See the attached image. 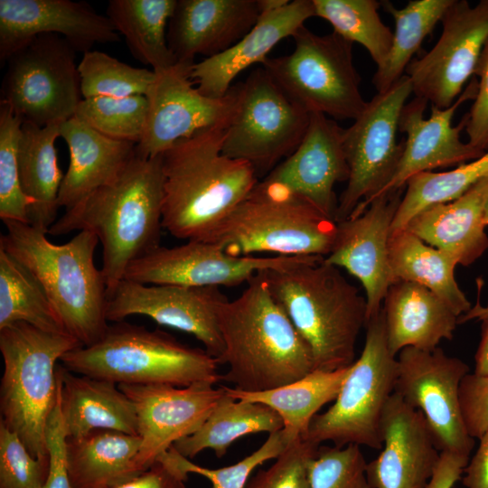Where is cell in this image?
<instances>
[{"instance_id": "ab89813d", "label": "cell", "mask_w": 488, "mask_h": 488, "mask_svg": "<svg viewBox=\"0 0 488 488\" xmlns=\"http://www.w3.org/2000/svg\"><path fill=\"white\" fill-rule=\"evenodd\" d=\"M315 16L326 20L333 32L351 42L361 44L377 68L386 61L392 45L393 33L385 25L377 0H313Z\"/></svg>"}, {"instance_id": "30bf717a", "label": "cell", "mask_w": 488, "mask_h": 488, "mask_svg": "<svg viewBox=\"0 0 488 488\" xmlns=\"http://www.w3.org/2000/svg\"><path fill=\"white\" fill-rule=\"evenodd\" d=\"M292 38L291 53L267 57L261 67L294 104L309 114L356 119L367 102L353 64V43L334 32L318 35L305 25Z\"/></svg>"}, {"instance_id": "f907efd6", "label": "cell", "mask_w": 488, "mask_h": 488, "mask_svg": "<svg viewBox=\"0 0 488 488\" xmlns=\"http://www.w3.org/2000/svg\"><path fill=\"white\" fill-rule=\"evenodd\" d=\"M478 77V88L474 103L466 113L465 131L468 143L483 152L488 151V40L474 73Z\"/></svg>"}, {"instance_id": "7c38bea8", "label": "cell", "mask_w": 488, "mask_h": 488, "mask_svg": "<svg viewBox=\"0 0 488 488\" xmlns=\"http://www.w3.org/2000/svg\"><path fill=\"white\" fill-rule=\"evenodd\" d=\"M76 51L58 34H42L6 61L1 100L23 123L61 124L82 99Z\"/></svg>"}, {"instance_id": "7dc6e473", "label": "cell", "mask_w": 488, "mask_h": 488, "mask_svg": "<svg viewBox=\"0 0 488 488\" xmlns=\"http://www.w3.org/2000/svg\"><path fill=\"white\" fill-rule=\"evenodd\" d=\"M48 461L32 455L20 437L0 421V488H42Z\"/></svg>"}, {"instance_id": "681fc988", "label": "cell", "mask_w": 488, "mask_h": 488, "mask_svg": "<svg viewBox=\"0 0 488 488\" xmlns=\"http://www.w3.org/2000/svg\"><path fill=\"white\" fill-rule=\"evenodd\" d=\"M66 442L67 436L60 406L59 377L57 401L50 415L46 427L48 472L42 488H72L67 466Z\"/></svg>"}, {"instance_id": "5b68a950", "label": "cell", "mask_w": 488, "mask_h": 488, "mask_svg": "<svg viewBox=\"0 0 488 488\" xmlns=\"http://www.w3.org/2000/svg\"><path fill=\"white\" fill-rule=\"evenodd\" d=\"M0 248L23 264L40 282L66 332L81 346L99 340L108 328V293L101 270L94 263L98 237L79 231L55 244L48 232L31 224L4 221Z\"/></svg>"}, {"instance_id": "ac0fdd59", "label": "cell", "mask_w": 488, "mask_h": 488, "mask_svg": "<svg viewBox=\"0 0 488 488\" xmlns=\"http://www.w3.org/2000/svg\"><path fill=\"white\" fill-rule=\"evenodd\" d=\"M301 257H235L214 243L189 240L173 248L159 246L144 255L128 267L124 279L144 285L230 287Z\"/></svg>"}, {"instance_id": "d6986e66", "label": "cell", "mask_w": 488, "mask_h": 488, "mask_svg": "<svg viewBox=\"0 0 488 488\" xmlns=\"http://www.w3.org/2000/svg\"><path fill=\"white\" fill-rule=\"evenodd\" d=\"M134 403L141 439L136 465L144 472L205 422L225 394L224 386L118 384Z\"/></svg>"}, {"instance_id": "8fae6325", "label": "cell", "mask_w": 488, "mask_h": 488, "mask_svg": "<svg viewBox=\"0 0 488 488\" xmlns=\"http://www.w3.org/2000/svg\"><path fill=\"white\" fill-rule=\"evenodd\" d=\"M411 93V81L404 74L367 102L353 124L344 129L349 178L337 202L336 222L361 213L394 176L405 143L397 142L399 117Z\"/></svg>"}, {"instance_id": "6f0895ef", "label": "cell", "mask_w": 488, "mask_h": 488, "mask_svg": "<svg viewBox=\"0 0 488 488\" xmlns=\"http://www.w3.org/2000/svg\"><path fill=\"white\" fill-rule=\"evenodd\" d=\"M483 221H484L485 226H487L488 225V198H487L485 205H484Z\"/></svg>"}, {"instance_id": "4316f807", "label": "cell", "mask_w": 488, "mask_h": 488, "mask_svg": "<svg viewBox=\"0 0 488 488\" xmlns=\"http://www.w3.org/2000/svg\"><path fill=\"white\" fill-rule=\"evenodd\" d=\"M388 347L397 357L407 347L432 351L451 340L458 316L436 294L414 282H393L383 301Z\"/></svg>"}, {"instance_id": "e575fe53", "label": "cell", "mask_w": 488, "mask_h": 488, "mask_svg": "<svg viewBox=\"0 0 488 488\" xmlns=\"http://www.w3.org/2000/svg\"><path fill=\"white\" fill-rule=\"evenodd\" d=\"M175 5L176 0H110L106 15L133 57L155 71L177 62L167 42Z\"/></svg>"}, {"instance_id": "ffe728a7", "label": "cell", "mask_w": 488, "mask_h": 488, "mask_svg": "<svg viewBox=\"0 0 488 488\" xmlns=\"http://www.w3.org/2000/svg\"><path fill=\"white\" fill-rule=\"evenodd\" d=\"M402 189L376 197L361 213L337 222L333 246L324 257L328 264L345 268L361 283L367 321L380 312L392 284L389 240Z\"/></svg>"}, {"instance_id": "f35d334b", "label": "cell", "mask_w": 488, "mask_h": 488, "mask_svg": "<svg viewBox=\"0 0 488 488\" xmlns=\"http://www.w3.org/2000/svg\"><path fill=\"white\" fill-rule=\"evenodd\" d=\"M488 177V151L479 158L446 172H422L406 183L405 194L394 215L391 232L405 229L421 211L455 201Z\"/></svg>"}, {"instance_id": "60d3db41", "label": "cell", "mask_w": 488, "mask_h": 488, "mask_svg": "<svg viewBox=\"0 0 488 488\" xmlns=\"http://www.w3.org/2000/svg\"><path fill=\"white\" fill-rule=\"evenodd\" d=\"M78 70L82 99L145 96L155 78L153 70L133 67L93 50L83 53Z\"/></svg>"}, {"instance_id": "8992f818", "label": "cell", "mask_w": 488, "mask_h": 488, "mask_svg": "<svg viewBox=\"0 0 488 488\" xmlns=\"http://www.w3.org/2000/svg\"><path fill=\"white\" fill-rule=\"evenodd\" d=\"M61 361L71 372L117 385L189 387L221 380L219 360L205 349L123 321L109 325L93 344L68 352Z\"/></svg>"}, {"instance_id": "7a4b0ae2", "label": "cell", "mask_w": 488, "mask_h": 488, "mask_svg": "<svg viewBox=\"0 0 488 488\" xmlns=\"http://www.w3.org/2000/svg\"><path fill=\"white\" fill-rule=\"evenodd\" d=\"M225 129H202L161 154L162 225L176 239L203 241L258 183L250 164L222 153Z\"/></svg>"}, {"instance_id": "1f68e13d", "label": "cell", "mask_w": 488, "mask_h": 488, "mask_svg": "<svg viewBox=\"0 0 488 488\" xmlns=\"http://www.w3.org/2000/svg\"><path fill=\"white\" fill-rule=\"evenodd\" d=\"M60 126L23 123L19 145L21 185L33 202L30 224L47 232L56 221L59 192L64 175L58 164L55 147Z\"/></svg>"}, {"instance_id": "9c48e42d", "label": "cell", "mask_w": 488, "mask_h": 488, "mask_svg": "<svg viewBox=\"0 0 488 488\" xmlns=\"http://www.w3.org/2000/svg\"><path fill=\"white\" fill-rule=\"evenodd\" d=\"M361 356L351 365L333 404L311 420L304 439L321 446L381 449V418L394 392L397 357L388 347L382 308L366 323Z\"/></svg>"}, {"instance_id": "9a60e30c", "label": "cell", "mask_w": 488, "mask_h": 488, "mask_svg": "<svg viewBox=\"0 0 488 488\" xmlns=\"http://www.w3.org/2000/svg\"><path fill=\"white\" fill-rule=\"evenodd\" d=\"M194 63L177 61L154 71L155 78L145 95L148 110L144 136L136 145L137 155L152 158L202 129L227 127L237 105L238 85L222 98L207 97L192 80Z\"/></svg>"}, {"instance_id": "2e32d148", "label": "cell", "mask_w": 488, "mask_h": 488, "mask_svg": "<svg viewBox=\"0 0 488 488\" xmlns=\"http://www.w3.org/2000/svg\"><path fill=\"white\" fill-rule=\"evenodd\" d=\"M441 23L437 42L424 56L412 60L405 75L411 81L415 97L446 108L474 76L488 40V0L474 6L466 0H453Z\"/></svg>"}, {"instance_id": "cb8c5ba5", "label": "cell", "mask_w": 488, "mask_h": 488, "mask_svg": "<svg viewBox=\"0 0 488 488\" xmlns=\"http://www.w3.org/2000/svg\"><path fill=\"white\" fill-rule=\"evenodd\" d=\"M381 438L380 453L367 463L371 488H426L441 451L423 414L395 392L383 411Z\"/></svg>"}, {"instance_id": "c3c4849f", "label": "cell", "mask_w": 488, "mask_h": 488, "mask_svg": "<svg viewBox=\"0 0 488 488\" xmlns=\"http://www.w3.org/2000/svg\"><path fill=\"white\" fill-rule=\"evenodd\" d=\"M459 401L468 435L479 439L488 432V376L467 373L460 383Z\"/></svg>"}, {"instance_id": "7402d4cb", "label": "cell", "mask_w": 488, "mask_h": 488, "mask_svg": "<svg viewBox=\"0 0 488 488\" xmlns=\"http://www.w3.org/2000/svg\"><path fill=\"white\" fill-rule=\"evenodd\" d=\"M343 132L327 116L310 113L308 128L299 146L259 183L301 198L334 220L338 202L334 185L349 178Z\"/></svg>"}, {"instance_id": "484cf974", "label": "cell", "mask_w": 488, "mask_h": 488, "mask_svg": "<svg viewBox=\"0 0 488 488\" xmlns=\"http://www.w3.org/2000/svg\"><path fill=\"white\" fill-rule=\"evenodd\" d=\"M313 16V0L289 1L278 9L262 12L253 28L233 46L195 62L192 80L203 95L222 98L240 72L255 63L261 64L279 42L292 37Z\"/></svg>"}, {"instance_id": "f6af8a7d", "label": "cell", "mask_w": 488, "mask_h": 488, "mask_svg": "<svg viewBox=\"0 0 488 488\" xmlns=\"http://www.w3.org/2000/svg\"><path fill=\"white\" fill-rule=\"evenodd\" d=\"M366 468L359 446H320L310 464L311 488H371Z\"/></svg>"}, {"instance_id": "74e56055", "label": "cell", "mask_w": 488, "mask_h": 488, "mask_svg": "<svg viewBox=\"0 0 488 488\" xmlns=\"http://www.w3.org/2000/svg\"><path fill=\"white\" fill-rule=\"evenodd\" d=\"M15 323L68 333L38 279L0 248V329Z\"/></svg>"}, {"instance_id": "44dd1931", "label": "cell", "mask_w": 488, "mask_h": 488, "mask_svg": "<svg viewBox=\"0 0 488 488\" xmlns=\"http://www.w3.org/2000/svg\"><path fill=\"white\" fill-rule=\"evenodd\" d=\"M477 88L478 80L472 77L452 106L438 108L431 105L428 118L424 117L428 103L426 99L415 97L404 106L399 121V130L407 134L403 154L394 176L380 195L402 189L418 173L458 166L485 154L460 138L461 131L466 127V114L456 126L452 125L457 108L475 99Z\"/></svg>"}, {"instance_id": "f5cc1de1", "label": "cell", "mask_w": 488, "mask_h": 488, "mask_svg": "<svg viewBox=\"0 0 488 488\" xmlns=\"http://www.w3.org/2000/svg\"><path fill=\"white\" fill-rule=\"evenodd\" d=\"M470 457L442 451L426 488H453L461 479Z\"/></svg>"}, {"instance_id": "8d00e7d4", "label": "cell", "mask_w": 488, "mask_h": 488, "mask_svg": "<svg viewBox=\"0 0 488 488\" xmlns=\"http://www.w3.org/2000/svg\"><path fill=\"white\" fill-rule=\"evenodd\" d=\"M453 0H412L401 9L389 1H381V6L395 22V32L390 52L377 68L372 83L378 93L387 91L404 74L413 55L422 42L441 22Z\"/></svg>"}, {"instance_id": "836d02e7", "label": "cell", "mask_w": 488, "mask_h": 488, "mask_svg": "<svg viewBox=\"0 0 488 488\" xmlns=\"http://www.w3.org/2000/svg\"><path fill=\"white\" fill-rule=\"evenodd\" d=\"M225 389V387H224ZM280 416L259 402L236 399L226 389L211 415L192 435L177 441L174 448L184 457L193 458L204 449L222 457L237 439L255 433L281 430Z\"/></svg>"}, {"instance_id": "d4e9b609", "label": "cell", "mask_w": 488, "mask_h": 488, "mask_svg": "<svg viewBox=\"0 0 488 488\" xmlns=\"http://www.w3.org/2000/svg\"><path fill=\"white\" fill-rule=\"evenodd\" d=\"M260 14L258 0H176L168 46L177 61L215 56L243 38Z\"/></svg>"}, {"instance_id": "db71d44e", "label": "cell", "mask_w": 488, "mask_h": 488, "mask_svg": "<svg viewBox=\"0 0 488 488\" xmlns=\"http://www.w3.org/2000/svg\"><path fill=\"white\" fill-rule=\"evenodd\" d=\"M478 440V448L464 471L465 488H488V432Z\"/></svg>"}, {"instance_id": "6da1fadb", "label": "cell", "mask_w": 488, "mask_h": 488, "mask_svg": "<svg viewBox=\"0 0 488 488\" xmlns=\"http://www.w3.org/2000/svg\"><path fill=\"white\" fill-rule=\"evenodd\" d=\"M163 183L161 155L143 158L136 153L117 178L66 210L48 230L53 236L87 230L98 237L108 298L128 267L160 246Z\"/></svg>"}, {"instance_id": "ee69618b", "label": "cell", "mask_w": 488, "mask_h": 488, "mask_svg": "<svg viewBox=\"0 0 488 488\" xmlns=\"http://www.w3.org/2000/svg\"><path fill=\"white\" fill-rule=\"evenodd\" d=\"M295 439L282 428L269 434L259 448L242 460L217 469L206 468L192 463L178 453L174 446L162 456L185 476L189 474L204 476L211 483L212 488H246L253 470L267 460L276 459Z\"/></svg>"}, {"instance_id": "b9f144b4", "label": "cell", "mask_w": 488, "mask_h": 488, "mask_svg": "<svg viewBox=\"0 0 488 488\" xmlns=\"http://www.w3.org/2000/svg\"><path fill=\"white\" fill-rule=\"evenodd\" d=\"M148 103L145 96L82 99L74 117L100 134L137 145L145 132Z\"/></svg>"}, {"instance_id": "11a10c76", "label": "cell", "mask_w": 488, "mask_h": 488, "mask_svg": "<svg viewBox=\"0 0 488 488\" xmlns=\"http://www.w3.org/2000/svg\"><path fill=\"white\" fill-rule=\"evenodd\" d=\"M482 335L474 356V372L477 375L488 376V314L482 316Z\"/></svg>"}, {"instance_id": "52a82bcc", "label": "cell", "mask_w": 488, "mask_h": 488, "mask_svg": "<svg viewBox=\"0 0 488 488\" xmlns=\"http://www.w3.org/2000/svg\"><path fill=\"white\" fill-rule=\"evenodd\" d=\"M79 346L69 333H49L25 323L0 329V421L38 459L48 461L46 427L58 397L57 361Z\"/></svg>"}, {"instance_id": "3957f363", "label": "cell", "mask_w": 488, "mask_h": 488, "mask_svg": "<svg viewBox=\"0 0 488 488\" xmlns=\"http://www.w3.org/2000/svg\"><path fill=\"white\" fill-rule=\"evenodd\" d=\"M224 344L221 380L245 392L292 383L315 370L310 347L258 273L243 292L219 310Z\"/></svg>"}, {"instance_id": "d590c367", "label": "cell", "mask_w": 488, "mask_h": 488, "mask_svg": "<svg viewBox=\"0 0 488 488\" xmlns=\"http://www.w3.org/2000/svg\"><path fill=\"white\" fill-rule=\"evenodd\" d=\"M350 367L336 371L314 370L292 383L261 392L224 387L236 399L259 402L271 408L282 418L283 428L296 438L305 434L322 407L335 400Z\"/></svg>"}, {"instance_id": "83f0119b", "label": "cell", "mask_w": 488, "mask_h": 488, "mask_svg": "<svg viewBox=\"0 0 488 488\" xmlns=\"http://www.w3.org/2000/svg\"><path fill=\"white\" fill-rule=\"evenodd\" d=\"M488 177L458 199L430 206L415 215L405 229L427 244L469 266L488 249L483 211Z\"/></svg>"}, {"instance_id": "f1b7e54d", "label": "cell", "mask_w": 488, "mask_h": 488, "mask_svg": "<svg viewBox=\"0 0 488 488\" xmlns=\"http://www.w3.org/2000/svg\"><path fill=\"white\" fill-rule=\"evenodd\" d=\"M60 137L70 153L58 197L65 211L117 178L136 154V144L109 138L76 117L61 124Z\"/></svg>"}, {"instance_id": "603a6c76", "label": "cell", "mask_w": 488, "mask_h": 488, "mask_svg": "<svg viewBox=\"0 0 488 488\" xmlns=\"http://www.w3.org/2000/svg\"><path fill=\"white\" fill-rule=\"evenodd\" d=\"M42 34H58L76 52L117 42L119 34L107 15L72 0H0V63Z\"/></svg>"}, {"instance_id": "ba28073f", "label": "cell", "mask_w": 488, "mask_h": 488, "mask_svg": "<svg viewBox=\"0 0 488 488\" xmlns=\"http://www.w3.org/2000/svg\"><path fill=\"white\" fill-rule=\"evenodd\" d=\"M336 232L337 222L311 203L258 181L203 241L235 257L259 252L326 257Z\"/></svg>"}, {"instance_id": "816d5d0a", "label": "cell", "mask_w": 488, "mask_h": 488, "mask_svg": "<svg viewBox=\"0 0 488 488\" xmlns=\"http://www.w3.org/2000/svg\"><path fill=\"white\" fill-rule=\"evenodd\" d=\"M187 476L163 457L139 475L112 488H185Z\"/></svg>"}, {"instance_id": "e0dca14e", "label": "cell", "mask_w": 488, "mask_h": 488, "mask_svg": "<svg viewBox=\"0 0 488 488\" xmlns=\"http://www.w3.org/2000/svg\"><path fill=\"white\" fill-rule=\"evenodd\" d=\"M227 300L217 286L144 285L124 279L108 296L106 315L115 323L145 315L192 334L221 363L224 344L219 310Z\"/></svg>"}, {"instance_id": "4fadbf2b", "label": "cell", "mask_w": 488, "mask_h": 488, "mask_svg": "<svg viewBox=\"0 0 488 488\" xmlns=\"http://www.w3.org/2000/svg\"><path fill=\"white\" fill-rule=\"evenodd\" d=\"M238 87L237 105L225 129L222 153L250 164L258 176L268 174L299 146L310 114L294 104L262 67Z\"/></svg>"}, {"instance_id": "bcb514c9", "label": "cell", "mask_w": 488, "mask_h": 488, "mask_svg": "<svg viewBox=\"0 0 488 488\" xmlns=\"http://www.w3.org/2000/svg\"><path fill=\"white\" fill-rule=\"evenodd\" d=\"M320 446L296 438L266 470H259L246 488H311L309 468Z\"/></svg>"}, {"instance_id": "4dcf8cb0", "label": "cell", "mask_w": 488, "mask_h": 488, "mask_svg": "<svg viewBox=\"0 0 488 488\" xmlns=\"http://www.w3.org/2000/svg\"><path fill=\"white\" fill-rule=\"evenodd\" d=\"M141 439L112 430L67 438L66 459L72 488H112L143 473L136 465Z\"/></svg>"}, {"instance_id": "7bdbcfd3", "label": "cell", "mask_w": 488, "mask_h": 488, "mask_svg": "<svg viewBox=\"0 0 488 488\" xmlns=\"http://www.w3.org/2000/svg\"><path fill=\"white\" fill-rule=\"evenodd\" d=\"M22 119L0 101V218L30 224L33 202L21 185L19 145Z\"/></svg>"}, {"instance_id": "5bb4252c", "label": "cell", "mask_w": 488, "mask_h": 488, "mask_svg": "<svg viewBox=\"0 0 488 488\" xmlns=\"http://www.w3.org/2000/svg\"><path fill=\"white\" fill-rule=\"evenodd\" d=\"M394 392L420 411L439 450L470 457L474 440L465 428L459 388L469 373L468 365L437 347L423 351L413 347L397 355Z\"/></svg>"}, {"instance_id": "9f6ffc18", "label": "cell", "mask_w": 488, "mask_h": 488, "mask_svg": "<svg viewBox=\"0 0 488 488\" xmlns=\"http://www.w3.org/2000/svg\"><path fill=\"white\" fill-rule=\"evenodd\" d=\"M488 314V306L483 307L477 300L476 305L471 307L468 312L458 317V324H463L473 319H480L482 316Z\"/></svg>"}, {"instance_id": "f546056e", "label": "cell", "mask_w": 488, "mask_h": 488, "mask_svg": "<svg viewBox=\"0 0 488 488\" xmlns=\"http://www.w3.org/2000/svg\"><path fill=\"white\" fill-rule=\"evenodd\" d=\"M60 406L67 438L95 430L138 436L136 410L118 385L71 372L58 365Z\"/></svg>"}, {"instance_id": "277c9868", "label": "cell", "mask_w": 488, "mask_h": 488, "mask_svg": "<svg viewBox=\"0 0 488 488\" xmlns=\"http://www.w3.org/2000/svg\"><path fill=\"white\" fill-rule=\"evenodd\" d=\"M311 349L315 370L336 371L355 361L357 338L367 323L366 298L324 257L303 256L259 272Z\"/></svg>"}, {"instance_id": "d6a6232c", "label": "cell", "mask_w": 488, "mask_h": 488, "mask_svg": "<svg viewBox=\"0 0 488 488\" xmlns=\"http://www.w3.org/2000/svg\"><path fill=\"white\" fill-rule=\"evenodd\" d=\"M389 260L392 283L405 280L427 287L458 317L470 310L471 304L455 277L457 263L407 229L390 233Z\"/></svg>"}]
</instances>
